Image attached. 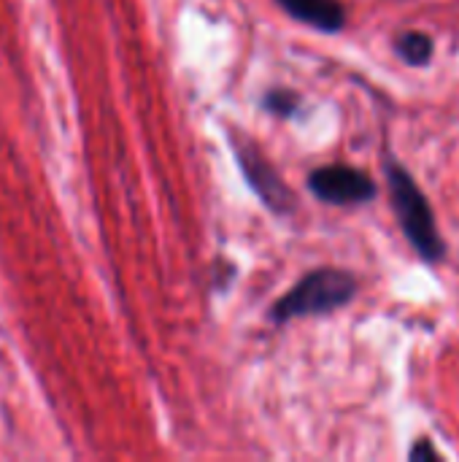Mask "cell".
<instances>
[{
  "label": "cell",
  "instance_id": "4",
  "mask_svg": "<svg viewBox=\"0 0 459 462\" xmlns=\"http://www.w3.org/2000/svg\"><path fill=\"white\" fill-rule=\"evenodd\" d=\"M308 189L314 198L330 206H363L379 195V184L371 179V173L341 162L311 171Z\"/></svg>",
  "mask_w": 459,
  "mask_h": 462
},
{
  "label": "cell",
  "instance_id": "7",
  "mask_svg": "<svg viewBox=\"0 0 459 462\" xmlns=\"http://www.w3.org/2000/svg\"><path fill=\"white\" fill-rule=\"evenodd\" d=\"M265 111L276 114V116H295L298 108H300V95L292 92V89H268L265 92V100H262Z\"/></svg>",
  "mask_w": 459,
  "mask_h": 462
},
{
  "label": "cell",
  "instance_id": "3",
  "mask_svg": "<svg viewBox=\"0 0 459 462\" xmlns=\"http://www.w3.org/2000/svg\"><path fill=\"white\" fill-rule=\"evenodd\" d=\"M233 149L241 165V173L246 184L254 189V195L276 214H292L295 211V192L284 184L279 171L265 160V154L249 141V138H233Z\"/></svg>",
  "mask_w": 459,
  "mask_h": 462
},
{
  "label": "cell",
  "instance_id": "8",
  "mask_svg": "<svg viewBox=\"0 0 459 462\" xmlns=\"http://www.w3.org/2000/svg\"><path fill=\"white\" fill-rule=\"evenodd\" d=\"M441 457H444V455H441V452L436 449V444H433V441H430L427 436L417 439V441H414V447L409 449V460H411V462H422V460L436 462V460H441Z\"/></svg>",
  "mask_w": 459,
  "mask_h": 462
},
{
  "label": "cell",
  "instance_id": "1",
  "mask_svg": "<svg viewBox=\"0 0 459 462\" xmlns=\"http://www.w3.org/2000/svg\"><path fill=\"white\" fill-rule=\"evenodd\" d=\"M384 176H387V187H390V206H392L395 219H398L403 236L409 238L411 249L427 265L444 263L446 241L438 230L436 211H433L427 195L422 192V187L417 184V179L411 176V171L403 162H398L395 157H390V160H384Z\"/></svg>",
  "mask_w": 459,
  "mask_h": 462
},
{
  "label": "cell",
  "instance_id": "6",
  "mask_svg": "<svg viewBox=\"0 0 459 462\" xmlns=\"http://www.w3.org/2000/svg\"><path fill=\"white\" fill-rule=\"evenodd\" d=\"M433 51H436V43L427 32L406 30L395 38V54L409 68H427L433 62Z\"/></svg>",
  "mask_w": 459,
  "mask_h": 462
},
{
  "label": "cell",
  "instance_id": "5",
  "mask_svg": "<svg viewBox=\"0 0 459 462\" xmlns=\"http://www.w3.org/2000/svg\"><path fill=\"white\" fill-rule=\"evenodd\" d=\"M292 19L319 30L341 32L346 27V8L341 0H276Z\"/></svg>",
  "mask_w": 459,
  "mask_h": 462
},
{
  "label": "cell",
  "instance_id": "2",
  "mask_svg": "<svg viewBox=\"0 0 459 462\" xmlns=\"http://www.w3.org/2000/svg\"><path fill=\"white\" fill-rule=\"evenodd\" d=\"M357 276L344 268H317L306 273L271 309V319L284 325L300 317H322L349 306L357 298Z\"/></svg>",
  "mask_w": 459,
  "mask_h": 462
}]
</instances>
